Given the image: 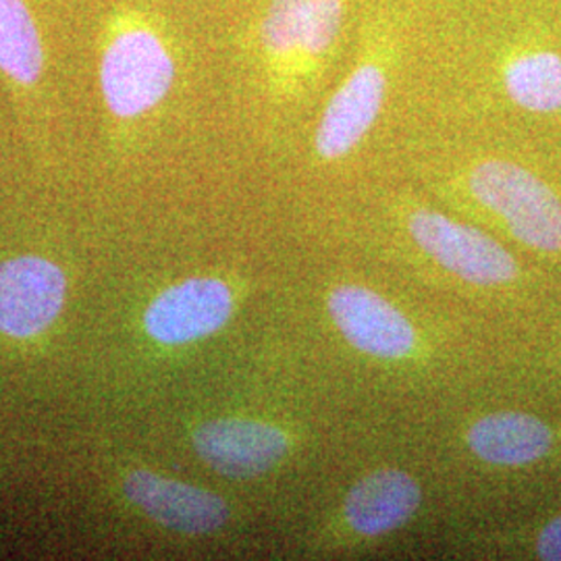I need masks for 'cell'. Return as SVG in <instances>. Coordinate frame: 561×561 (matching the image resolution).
I'll use <instances>...</instances> for the list:
<instances>
[{"label": "cell", "mask_w": 561, "mask_h": 561, "mask_svg": "<svg viewBox=\"0 0 561 561\" xmlns=\"http://www.w3.org/2000/svg\"><path fill=\"white\" fill-rule=\"evenodd\" d=\"M468 198L502 219L507 231L528 248L561 250L560 196L518 162L484 159L461 175Z\"/></svg>", "instance_id": "1"}, {"label": "cell", "mask_w": 561, "mask_h": 561, "mask_svg": "<svg viewBox=\"0 0 561 561\" xmlns=\"http://www.w3.org/2000/svg\"><path fill=\"white\" fill-rule=\"evenodd\" d=\"M173 48L144 20H127L108 38L101 60L102 96L113 115L129 119L152 111L175 81Z\"/></svg>", "instance_id": "2"}, {"label": "cell", "mask_w": 561, "mask_h": 561, "mask_svg": "<svg viewBox=\"0 0 561 561\" xmlns=\"http://www.w3.org/2000/svg\"><path fill=\"white\" fill-rule=\"evenodd\" d=\"M343 18L345 0H306L298 94L321 76L327 60L340 41Z\"/></svg>", "instance_id": "15"}, {"label": "cell", "mask_w": 561, "mask_h": 561, "mask_svg": "<svg viewBox=\"0 0 561 561\" xmlns=\"http://www.w3.org/2000/svg\"><path fill=\"white\" fill-rule=\"evenodd\" d=\"M327 310L354 350L379 360L410 358L419 347V331L410 317L379 291L345 283L331 289Z\"/></svg>", "instance_id": "5"}, {"label": "cell", "mask_w": 561, "mask_h": 561, "mask_svg": "<svg viewBox=\"0 0 561 561\" xmlns=\"http://www.w3.org/2000/svg\"><path fill=\"white\" fill-rule=\"evenodd\" d=\"M408 236L439 268L456 279L495 287L516 277V262L502 243L445 213L414 206L405 215Z\"/></svg>", "instance_id": "4"}, {"label": "cell", "mask_w": 561, "mask_h": 561, "mask_svg": "<svg viewBox=\"0 0 561 561\" xmlns=\"http://www.w3.org/2000/svg\"><path fill=\"white\" fill-rule=\"evenodd\" d=\"M466 443L470 451L486 463L526 466L549 454L553 433L537 416L522 412H493L468 428Z\"/></svg>", "instance_id": "11"}, {"label": "cell", "mask_w": 561, "mask_h": 561, "mask_svg": "<svg viewBox=\"0 0 561 561\" xmlns=\"http://www.w3.org/2000/svg\"><path fill=\"white\" fill-rule=\"evenodd\" d=\"M306 0H273L262 13L256 44L262 67L283 96L298 94Z\"/></svg>", "instance_id": "12"}, {"label": "cell", "mask_w": 561, "mask_h": 561, "mask_svg": "<svg viewBox=\"0 0 561 561\" xmlns=\"http://www.w3.org/2000/svg\"><path fill=\"white\" fill-rule=\"evenodd\" d=\"M44 67L41 32L23 0H0V71L32 85Z\"/></svg>", "instance_id": "14"}, {"label": "cell", "mask_w": 561, "mask_h": 561, "mask_svg": "<svg viewBox=\"0 0 561 561\" xmlns=\"http://www.w3.org/2000/svg\"><path fill=\"white\" fill-rule=\"evenodd\" d=\"M194 447L215 472L250 479L279 466L291 451V437L273 422L217 419L204 422L196 431Z\"/></svg>", "instance_id": "7"}, {"label": "cell", "mask_w": 561, "mask_h": 561, "mask_svg": "<svg viewBox=\"0 0 561 561\" xmlns=\"http://www.w3.org/2000/svg\"><path fill=\"white\" fill-rule=\"evenodd\" d=\"M507 99L528 113H560L561 55L545 46H520L502 62Z\"/></svg>", "instance_id": "13"}, {"label": "cell", "mask_w": 561, "mask_h": 561, "mask_svg": "<svg viewBox=\"0 0 561 561\" xmlns=\"http://www.w3.org/2000/svg\"><path fill=\"white\" fill-rule=\"evenodd\" d=\"M421 503V484L414 477L400 468L375 470L362 477L345 495L341 526L352 537H385L410 520Z\"/></svg>", "instance_id": "10"}, {"label": "cell", "mask_w": 561, "mask_h": 561, "mask_svg": "<svg viewBox=\"0 0 561 561\" xmlns=\"http://www.w3.org/2000/svg\"><path fill=\"white\" fill-rule=\"evenodd\" d=\"M396 44L389 34L364 41L360 55L322 108L314 131V154L324 162L350 157L381 115L389 92Z\"/></svg>", "instance_id": "3"}, {"label": "cell", "mask_w": 561, "mask_h": 561, "mask_svg": "<svg viewBox=\"0 0 561 561\" xmlns=\"http://www.w3.org/2000/svg\"><path fill=\"white\" fill-rule=\"evenodd\" d=\"M67 280L55 262L20 256L0 262V333L36 337L59 317Z\"/></svg>", "instance_id": "6"}, {"label": "cell", "mask_w": 561, "mask_h": 561, "mask_svg": "<svg viewBox=\"0 0 561 561\" xmlns=\"http://www.w3.org/2000/svg\"><path fill=\"white\" fill-rule=\"evenodd\" d=\"M136 507L169 530L183 535H210L229 520L227 502L190 482L167 479L150 470H134L123 482Z\"/></svg>", "instance_id": "9"}, {"label": "cell", "mask_w": 561, "mask_h": 561, "mask_svg": "<svg viewBox=\"0 0 561 561\" xmlns=\"http://www.w3.org/2000/svg\"><path fill=\"white\" fill-rule=\"evenodd\" d=\"M535 549L541 560L561 561V516L553 518L542 528Z\"/></svg>", "instance_id": "16"}, {"label": "cell", "mask_w": 561, "mask_h": 561, "mask_svg": "<svg viewBox=\"0 0 561 561\" xmlns=\"http://www.w3.org/2000/svg\"><path fill=\"white\" fill-rule=\"evenodd\" d=\"M233 314L231 287L221 279L194 277L164 289L146 310L148 335L164 345H185L217 333Z\"/></svg>", "instance_id": "8"}]
</instances>
